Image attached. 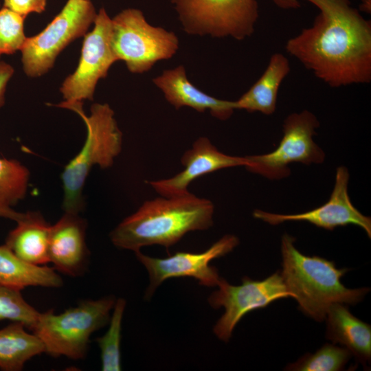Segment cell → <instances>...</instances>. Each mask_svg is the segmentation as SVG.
<instances>
[{
  "instance_id": "7402d4cb",
  "label": "cell",
  "mask_w": 371,
  "mask_h": 371,
  "mask_svg": "<svg viewBox=\"0 0 371 371\" xmlns=\"http://www.w3.org/2000/svg\"><path fill=\"white\" fill-rule=\"evenodd\" d=\"M29 170L16 159L0 157V205L12 207L26 194Z\"/></svg>"
},
{
  "instance_id": "4316f807",
  "label": "cell",
  "mask_w": 371,
  "mask_h": 371,
  "mask_svg": "<svg viewBox=\"0 0 371 371\" xmlns=\"http://www.w3.org/2000/svg\"><path fill=\"white\" fill-rule=\"evenodd\" d=\"M3 8L26 18L31 13L43 12L47 0H3Z\"/></svg>"
},
{
  "instance_id": "7c38bea8",
  "label": "cell",
  "mask_w": 371,
  "mask_h": 371,
  "mask_svg": "<svg viewBox=\"0 0 371 371\" xmlns=\"http://www.w3.org/2000/svg\"><path fill=\"white\" fill-rule=\"evenodd\" d=\"M239 243L238 238L231 234L223 236L207 250L201 253L179 251L167 258L150 257L136 251L139 262L146 267L150 283L145 297L149 299L157 288L172 278L190 277L205 286H217L221 277L210 262L231 252Z\"/></svg>"
},
{
  "instance_id": "e0dca14e",
  "label": "cell",
  "mask_w": 371,
  "mask_h": 371,
  "mask_svg": "<svg viewBox=\"0 0 371 371\" xmlns=\"http://www.w3.org/2000/svg\"><path fill=\"white\" fill-rule=\"evenodd\" d=\"M326 320V338L339 344L361 363L371 358V326L354 316L344 304L329 307Z\"/></svg>"
},
{
  "instance_id": "cb8c5ba5",
  "label": "cell",
  "mask_w": 371,
  "mask_h": 371,
  "mask_svg": "<svg viewBox=\"0 0 371 371\" xmlns=\"http://www.w3.org/2000/svg\"><path fill=\"white\" fill-rule=\"evenodd\" d=\"M352 354L344 347L326 344L314 354H306L297 362L286 367L295 371H338L342 370Z\"/></svg>"
},
{
  "instance_id": "4fadbf2b",
  "label": "cell",
  "mask_w": 371,
  "mask_h": 371,
  "mask_svg": "<svg viewBox=\"0 0 371 371\" xmlns=\"http://www.w3.org/2000/svg\"><path fill=\"white\" fill-rule=\"evenodd\" d=\"M349 172L344 166L337 168L335 186L328 201L314 210L294 214H280L256 210L253 216L271 225L285 221H306L328 230L355 225L371 237V219L361 214L352 203L348 192Z\"/></svg>"
},
{
  "instance_id": "d4e9b609",
  "label": "cell",
  "mask_w": 371,
  "mask_h": 371,
  "mask_svg": "<svg viewBox=\"0 0 371 371\" xmlns=\"http://www.w3.org/2000/svg\"><path fill=\"white\" fill-rule=\"evenodd\" d=\"M20 291L0 284V321L21 323L32 330L40 313L23 299Z\"/></svg>"
},
{
  "instance_id": "4dcf8cb0",
  "label": "cell",
  "mask_w": 371,
  "mask_h": 371,
  "mask_svg": "<svg viewBox=\"0 0 371 371\" xmlns=\"http://www.w3.org/2000/svg\"><path fill=\"white\" fill-rule=\"evenodd\" d=\"M0 5H1V2H0Z\"/></svg>"
},
{
  "instance_id": "8fae6325",
  "label": "cell",
  "mask_w": 371,
  "mask_h": 371,
  "mask_svg": "<svg viewBox=\"0 0 371 371\" xmlns=\"http://www.w3.org/2000/svg\"><path fill=\"white\" fill-rule=\"evenodd\" d=\"M242 280L240 285L235 286L221 278L218 289L207 298L213 308L225 309L213 328L215 335L225 342L229 340L238 322L249 312L265 308L281 298L293 297L278 273L260 281L248 277Z\"/></svg>"
},
{
  "instance_id": "2e32d148",
  "label": "cell",
  "mask_w": 371,
  "mask_h": 371,
  "mask_svg": "<svg viewBox=\"0 0 371 371\" xmlns=\"http://www.w3.org/2000/svg\"><path fill=\"white\" fill-rule=\"evenodd\" d=\"M153 82L176 109L188 106L200 113L209 110L221 120L229 119L236 109L234 101L216 98L198 89L188 78L183 65L163 71Z\"/></svg>"
},
{
  "instance_id": "ba28073f",
  "label": "cell",
  "mask_w": 371,
  "mask_h": 371,
  "mask_svg": "<svg viewBox=\"0 0 371 371\" xmlns=\"http://www.w3.org/2000/svg\"><path fill=\"white\" fill-rule=\"evenodd\" d=\"M188 34L232 37L252 35L259 16L256 0H171Z\"/></svg>"
},
{
  "instance_id": "603a6c76",
  "label": "cell",
  "mask_w": 371,
  "mask_h": 371,
  "mask_svg": "<svg viewBox=\"0 0 371 371\" xmlns=\"http://www.w3.org/2000/svg\"><path fill=\"white\" fill-rule=\"evenodd\" d=\"M125 306L124 299L119 298L115 301L109 329L102 337L96 339L101 351L103 371L121 370V329Z\"/></svg>"
},
{
  "instance_id": "5bb4252c",
  "label": "cell",
  "mask_w": 371,
  "mask_h": 371,
  "mask_svg": "<svg viewBox=\"0 0 371 371\" xmlns=\"http://www.w3.org/2000/svg\"><path fill=\"white\" fill-rule=\"evenodd\" d=\"M184 169L165 179L146 181L159 194L172 197L189 193L188 187L196 179L223 168L249 166L247 157H236L219 151L205 137L198 138L181 159Z\"/></svg>"
},
{
  "instance_id": "277c9868",
  "label": "cell",
  "mask_w": 371,
  "mask_h": 371,
  "mask_svg": "<svg viewBox=\"0 0 371 371\" xmlns=\"http://www.w3.org/2000/svg\"><path fill=\"white\" fill-rule=\"evenodd\" d=\"M83 103H65L56 106L75 112L83 120L87 137L79 153L65 166L61 174L65 212L77 214L84 207L82 190L92 167H111L120 153L122 133L118 127L113 110L107 103H94L87 115Z\"/></svg>"
},
{
  "instance_id": "f546056e",
  "label": "cell",
  "mask_w": 371,
  "mask_h": 371,
  "mask_svg": "<svg viewBox=\"0 0 371 371\" xmlns=\"http://www.w3.org/2000/svg\"><path fill=\"white\" fill-rule=\"evenodd\" d=\"M361 2L360 10L366 12V13H370L371 12V0H359Z\"/></svg>"
},
{
  "instance_id": "1f68e13d",
  "label": "cell",
  "mask_w": 371,
  "mask_h": 371,
  "mask_svg": "<svg viewBox=\"0 0 371 371\" xmlns=\"http://www.w3.org/2000/svg\"><path fill=\"white\" fill-rule=\"evenodd\" d=\"M87 1H90V0H87Z\"/></svg>"
},
{
  "instance_id": "d6986e66",
  "label": "cell",
  "mask_w": 371,
  "mask_h": 371,
  "mask_svg": "<svg viewBox=\"0 0 371 371\" xmlns=\"http://www.w3.org/2000/svg\"><path fill=\"white\" fill-rule=\"evenodd\" d=\"M288 58L281 53H274L258 80L250 89L235 100L236 109L265 115L273 114L276 109L280 87L290 72Z\"/></svg>"
},
{
  "instance_id": "ffe728a7",
  "label": "cell",
  "mask_w": 371,
  "mask_h": 371,
  "mask_svg": "<svg viewBox=\"0 0 371 371\" xmlns=\"http://www.w3.org/2000/svg\"><path fill=\"white\" fill-rule=\"evenodd\" d=\"M0 284L21 291L27 286L59 287L63 280L54 269L30 265L3 245L0 246Z\"/></svg>"
},
{
  "instance_id": "3957f363",
  "label": "cell",
  "mask_w": 371,
  "mask_h": 371,
  "mask_svg": "<svg viewBox=\"0 0 371 371\" xmlns=\"http://www.w3.org/2000/svg\"><path fill=\"white\" fill-rule=\"evenodd\" d=\"M295 238L282 237L281 276L287 290L300 309L312 319L322 322L334 303L356 304L370 289L346 288L341 282L348 269H337L333 262L319 256H307L294 246Z\"/></svg>"
},
{
  "instance_id": "9a60e30c",
  "label": "cell",
  "mask_w": 371,
  "mask_h": 371,
  "mask_svg": "<svg viewBox=\"0 0 371 371\" xmlns=\"http://www.w3.org/2000/svg\"><path fill=\"white\" fill-rule=\"evenodd\" d=\"M86 227L85 219L68 212L50 227L49 258L56 270L71 276L85 271L89 256Z\"/></svg>"
},
{
  "instance_id": "5b68a950",
  "label": "cell",
  "mask_w": 371,
  "mask_h": 371,
  "mask_svg": "<svg viewBox=\"0 0 371 371\" xmlns=\"http://www.w3.org/2000/svg\"><path fill=\"white\" fill-rule=\"evenodd\" d=\"M115 301L108 296L82 302L58 315L52 309L40 313L31 330L44 344L45 352L51 356L82 359L91 334L109 322Z\"/></svg>"
},
{
  "instance_id": "ac0fdd59",
  "label": "cell",
  "mask_w": 371,
  "mask_h": 371,
  "mask_svg": "<svg viewBox=\"0 0 371 371\" xmlns=\"http://www.w3.org/2000/svg\"><path fill=\"white\" fill-rule=\"evenodd\" d=\"M16 227L8 234L5 243L22 260L33 265L49 262L50 227L38 212L24 213Z\"/></svg>"
},
{
  "instance_id": "52a82bcc",
  "label": "cell",
  "mask_w": 371,
  "mask_h": 371,
  "mask_svg": "<svg viewBox=\"0 0 371 371\" xmlns=\"http://www.w3.org/2000/svg\"><path fill=\"white\" fill-rule=\"evenodd\" d=\"M97 13L91 1L68 0L41 32L26 37L20 50L25 74L30 78L46 74L60 52L88 32Z\"/></svg>"
},
{
  "instance_id": "7a4b0ae2",
  "label": "cell",
  "mask_w": 371,
  "mask_h": 371,
  "mask_svg": "<svg viewBox=\"0 0 371 371\" xmlns=\"http://www.w3.org/2000/svg\"><path fill=\"white\" fill-rule=\"evenodd\" d=\"M214 206L192 193L145 201L110 234L113 244L135 252L153 245L169 248L189 232L213 225Z\"/></svg>"
},
{
  "instance_id": "484cf974",
  "label": "cell",
  "mask_w": 371,
  "mask_h": 371,
  "mask_svg": "<svg viewBox=\"0 0 371 371\" xmlns=\"http://www.w3.org/2000/svg\"><path fill=\"white\" fill-rule=\"evenodd\" d=\"M25 19L6 8L0 9V58L21 50L27 37L24 32Z\"/></svg>"
},
{
  "instance_id": "44dd1931",
  "label": "cell",
  "mask_w": 371,
  "mask_h": 371,
  "mask_svg": "<svg viewBox=\"0 0 371 371\" xmlns=\"http://www.w3.org/2000/svg\"><path fill=\"white\" fill-rule=\"evenodd\" d=\"M25 328L21 323L13 322L0 330V370H21L28 360L45 352L41 340Z\"/></svg>"
},
{
  "instance_id": "8992f818",
  "label": "cell",
  "mask_w": 371,
  "mask_h": 371,
  "mask_svg": "<svg viewBox=\"0 0 371 371\" xmlns=\"http://www.w3.org/2000/svg\"><path fill=\"white\" fill-rule=\"evenodd\" d=\"M111 22L113 50L131 73L148 71L157 62L171 58L179 49L177 35L150 25L138 9H124Z\"/></svg>"
},
{
  "instance_id": "83f0119b",
  "label": "cell",
  "mask_w": 371,
  "mask_h": 371,
  "mask_svg": "<svg viewBox=\"0 0 371 371\" xmlns=\"http://www.w3.org/2000/svg\"><path fill=\"white\" fill-rule=\"evenodd\" d=\"M14 73V69L10 64L0 60V108L5 103L6 87Z\"/></svg>"
},
{
  "instance_id": "30bf717a",
  "label": "cell",
  "mask_w": 371,
  "mask_h": 371,
  "mask_svg": "<svg viewBox=\"0 0 371 371\" xmlns=\"http://www.w3.org/2000/svg\"><path fill=\"white\" fill-rule=\"evenodd\" d=\"M93 27L83 37L81 54L75 71L59 89L65 103L93 100L98 81L106 77L117 61L111 45V18L104 8L97 13Z\"/></svg>"
},
{
  "instance_id": "f1b7e54d",
  "label": "cell",
  "mask_w": 371,
  "mask_h": 371,
  "mask_svg": "<svg viewBox=\"0 0 371 371\" xmlns=\"http://www.w3.org/2000/svg\"><path fill=\"white\" fill-rule=\"evenodd\" d=\"M24 213L16 212L10 207L0 205V217L9 218L17 222L23 218Z\"/></svg>"
},
{
  "instance_id": "6da1fadb",
  "label": "cell",
  "mask_w": 371,
  "mask_h": 371,
  "mask_svg": "<svg viewBox=\"0 0 371 371\" xmlns=\"http://www.w3.org/2000/svg\"><path fill=\"white\" fill-rule=\"evenodd\" d=\"M319 10L313 25L289 39L285 49L331 87L371 81V23L350 0H306ZM284 9L297 0H273Z\"/></svg>"
},
{
  "instance_id": "9c48e42d",
  "label": "cell",
  "mask_w": 371,
  "mask_h": 371,
  "mask_svg": "<svg viewBox=\"0 0 371 371\" xmlns=\"http://www.w3.org/2000/svg\"><path fill=\"white\" fill-rule=\"evenodd\" d=\"M319 126L316 116L308 110L289 115L278 146L269 153L247 156L249 166L245 168L268 179H280L289 175L288 165L293 162L322 163L325 154L313 139Z\"/></svg>"
}]
</instances>
